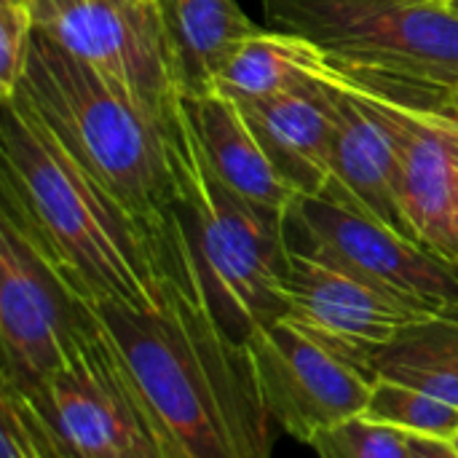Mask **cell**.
I'll list each match as a JSON object with an SVG mask.
<instances>
[{
  "instance_id": "cell-7",
  "label": "cell",
  "mask_w": 458,
  "mask_h": 458,
  "mask_svg": "<svg viewBox=\"0 0 458 458\" xmlns=\"http://www.w3.org/2000/svg\"><path fill=\"white\" fill-rule=\"evenodd\" d=\"M21 394L72 456L169 458L102 322L43 384Z\"/></svg>"
},
{
  "instance_id": "cell-5",
  "label": "cell",
  "mask_w": 458,
  "mask_h": 458,
  "mask_svg": "<svg viewBox=\"0 0 458 458\" xmlns=\"http://www.w3.org/2000/svg\"><path fill=\"white\" fill-rule=\"evenodd\" d=\"M274 30L314 43L362 89L451 113L458 89V11L435 0H263Z\"/></svg>"
},
{
  "instance_id": "cell-28",
  "label": "cell",
  "mask_w": 458,
  "mask_h": 458,
  "mask_svg": "<svg viewBox=\"0 0 458 458\" xmlns=\"http://www.w3.org/2000/svg\"><path fill=\"white\" fill-rule=\"evenodd\" d=\"M435 3H443V5H448V3H451V0H435Z\"/></svg>"
},
{
  "instance_id": "cell-14",
  "label": "cell",
  "mask_w": 458,
  "mask_h": 458,
  "mask_svg": "<svg viewBox=\"0 0 458 458\" xmlns=\"http://www.w3.org/2000/svg\"><path fill=\"white\" fill-rule=\"evenodd\" d=\"M327 70L293 91L239 107L276 172L301 196H319L333 182L335 105Z\"/></svg>"
},
{
  "instance_id": "cell-15",
  "label": "cell",
  "mask_w": 458,
  "mask_h": 458,
  "mask_svg": "<svg viewBox=\"0 0 458 458\" xmlns=\"http://www.w3.org/2000/svg\"><path fill=\"white\" fill-rule=\"evenodd\" d=\"M182 102L215 177L250 204L287 215L301 193L276 172L244 113L217 91L182 97Z\"/></svg>"
},
{
  "instance_id": "cell-2",
  "label": "cell",
  "mask_w": 458,
  "mask_h": 458,
  "mask_svg": "<svg viewBox=\"0 0 458 458\" xmlns=\"http://www.w3.org/2000/svg\"><path fill=\"white\" fill-rule=\"evenodd\" d=\"M0 102V212L16 220L91 303L161 309L164 266L148 233L16 94Z\"/></svg>"
},
{
  "instance_id": "cell-16",
  "label": "cell",
  "mask_w": 458,
  "mask_h": 458,
  "mask_svg": "<svg viewBox=\"0 0 458 458\" xmlns=\"http://www.w3.org/2000/svg\"><path fill=\"white\" fill-rule=\"evenodd\" d=\"M182 97L209 94L236 48L260 27L236 0H158Z\"/></svg>"
},
{
  "instance_id": "cell-25",
  "label": "cell",
  "mask_w": 458,
  "mask_h": 458,
  "mask_svg": "<svg viewBox=\"0 0 458 458\" xmlns=\"http://www.w3.org/2000/svg\"><path fill=\"white\" fill-rule=\"evenodd\" d=\"M451 110H454V115H456V121H458V89L454 91V99H451Z\"/></svg>"
},
{
  "instance_id": "cell-27",
  "label": "cell",
  "mask_w": 458,
  "mask_h": 458,
  "mask_svg": "<svg viewBox=\"0 0 458 458\" xmlns=\"http://www.w3.org/2000/svg\"><path fill=\"white\" fill-rule=\"evenodd\" d=\"M451 443H454V448H456V451H458V435H456V437H454V440H451Z\"/></svg>"
},
{
  "instance_id": "cell-8",
  "label": "cell",
  "mask_w": 458,
  "mask_h": 458,
  "mask_svg": "<svg viewBox=\"0 0 458 458\" xmlns=\"http://www.w3.org/2000/svg\"><path fill=\"white\" fill-rule=\"evenodd\" d=\"M97 325L94 303L16 220L0 212L3 386L35 389Z\"/></svg>"
},
{
  "instance_id": "cell-9",
  "label": "cell",
  "mask_w": 458,
  "mask_h": 458,
  "mask_svg": "<svg viewBox=\"0 0 458 458\" xmlns=\"http://www.w3.org/2000/svg\"><path fill=\"white\" fill-rule=\"evenodd\" d=\"M35 27L169 123L182 86L158 0H30Z\"/></svg>"
},
{
  "instance_id": "cell-6",
  "label": "cell",
  "mask_w": 458,
  "mask_h": 458,
  "mask_svg": "<svg viewBox=\"0 0 458 458\" xmlns=\"http://www.w3.org/2000/svg\"><path fill=\"white\" fill-rule=\"evenodd\" d=\"M287 239L327 266L437 317L458 309V266L403 236L335 180L319 196H301L287 212Z\"/></svg>"
},
{
  "instance_id": "cell-24",
  "label": "cell",
  "mask_w": 458,
  "mask_h": 458,
  "mask_svg": "<svg viewBox=\"0 0 458 458\" xmlns=\"http://www.w3.org/2000/svg\"><path fill=\"white\" fill-rule=\"evenodd\" d=\"M411 458H458V451L451 440L443 437H424V435H405Z\"/></svg>"
},
{
  "instance_id": "cell-17",
  "label": "cell",
  "mask_w": 458,
  "mask_h": 458,
  "mask_svg": "<svg viewBox=\"0 0 458 458\" xmlns=\"http://www.w3.org/2000/svg\"><path fill=\"white\" fill-rule=\"evenodd\" d=\"M327 67L325 54L306 38L284 30H258L228 59L212 91L242 107L293 91Z\"/></svg>"
},
{
  "instance_id": "cell-18",
  "label": "cell",
  "mask_w": 458,
  "mask_h": 458,
  "mask_svg": "<svg viewBox=\"0 0 458 458\" xmlns=\"http://www.w3.org/2000/svg\"><path fill=\"white\" fill-rule=\"evenodd\" d=\"M362 416L394 427L405 435H424V437H443V440H454L458 435V408L386 378L373 381L370 400Z\"/></svg>"
},
{
  "instance_id": "cell-23",
  "label": "cell",
  "mask_w": 458,
  "mask_h": 458,
  "mask_svg": "<svg viewBox=\"0 0 458 458\" xmlns=\"http://www.w3.org/2000/svg\"><path fill=\"white\" fill-rule=\"evenodd\" d=\"M3 389H8V392L16 397V403H19V408H21V416H24V421H27V427H30V432H32V437H35V443H38V448H40L43 458H78V456H72L70 451H64V448L56 443V437L48 432V427L43 424V419L35 413V408L24 400V394H21V392H16L13 386H3Z\"/></svg>"
},
{
  "instance_id": "cell-19",
  "label": "cell",
  "mask_w": 458,
  "mask_h": 458,
  "mask_svg": "<svg viewBox=\"0 0 458 458\" xmlns=\"http://www.w3.org/2000/svg\"><path fill=\"white\" fill-rule=\"evenodd\" d=\"M319 458H411L405 432L354 416L322 429L311 443Z\"/></svg>"
},
{
  "instance_id": "cell-13",
  "label": "cell",
  "mask_w": 458,
  "mask_h": 458,
  "mask_svg": "<svg viewBox=\"0 0 458 458\" xmlns=\"http://www.w3.org/2000/svg\"><path fill=\"white\" fill-rule=\"evenodd\" d=\"M397 201L419 244L458 266V121L405 107Z\"/></svg>"
},
{
  "instance_id": "cell-22",
  "label": "cell",
  "mask_w": 458,
  "mask_h": 458,
  "mask_svg": "<svg viewBox=\"0 0 458 458\" xmlns=\"http://www.w3.org/2000/svg\"><path fill=\"white\" fill-rule=\"evenodd\" d=\"M416 330L445 357L454 362L458 370V309H451L445 314H437L421 325H416Z\"/></svg>"
},
{
  "instance_id": "cell-21",
  "label": "cell",
  "mask_w": 458,
  "mask_h": 458,
  "mask_svg": "<svg viewBox=\"0 0 458 458\" xmlns=\"http://www.w3.org/2000/svg\"><path fill=\"white\" fill-rule=\"evenodd\" d=\"M0 458H43L16 397L8 389L0 394Z\"/></svg>"
},
{
  "instance_id": "cell-11",
  "label": "cell",
  "mask_w": 458,
  "mask_h": 458,
  "mask_svg": "<svg viewBox=\"0 0 458 458\" xmlns=\"http://www.w3.org/2000/svg\"><path fill=\"white\" fill-rule=\"evenodd\" d=\"M284 319L376 381V360L411 327L432 319L368 282L290 247Z\"/></svg>"
},
{
  "instance_id": "cell-20",
  "label": "cell",
  "mask_w": 458,
  "mask_h": 458,
  "mask_svg": "<svg viewBox=\"0 0 458 458\" xmlns=\"http://www.w3.org/2000/svg\"><path fill=\"white\" fill-rule=\"evenodd\" d=\"M35 32V16L30 0H0V99L13 97L30 43Z\"/></svg>"
},
{
  "instance_id": "cell-1",
  "label": "cell",
  "mask_w": 458,
  "mask_h": 458,
  "mask_svg": "<svg viewBox=\"0 0 458 458\" xmlns=\"http://www.w3.org/2000/svg\"><path fill=\"white\" fill-rule=\"evenodd\" d=\"M94 309L169 458H271L250 354L212 317L185 260L164 276L161 309Z\"/></svg>"
},
{
  "instance_id": "cell-4",
  "label": "cell",
  "mask_w": 458,
  "mask_h": 458,
  "mask_svg": "<svg viewBox=\"0 0 458 458\" xmlns=\"http://www.w3.org/2000/svg\"><path fill=\"white\" fill-rule=\"evenodd\" d=\"M169 134L182 260L212 317L231 338L244 344L287 314V215L250 204L215 177L188 121L185 102Z\"/></svg>"
},
{
  "instance_id": "cell-10",
  "label": "cell",
  "mask_w": 458,
  "mask_h": 458,
  "mask_svg": "<svg viewBox=\"0 0 458 458\" xmlns=\"http://www.w3.org/2000/svg\"><path fill=\"white\" fill-rule=\"evenodd\" d=\"M244 349L268 419L295 440L309 445L322 429L365 413L373 378L287 319L252 333Z\"/></svg>"
},
{
  "instance_id": "cell-12",
  "label": "cell",
  "mask_w": 458,
  "mask_h": 458,
  "mask_svg": "<svg viewBox=\"0 0 458 458\" xmlns=\"http://www.w3.org/2000/svg\"><path fill=\"white\" fill-rule=\"evenodd\" d=\"M327 86L335 105L333 180L370 215L413 239L397 201L403 105L362 89L333 67Z\"/></svg>"
},
{
  "instance_id": "cell-3",
  "label": "cell",
  "mask_w": 458,
  "mask_h": 458,
  "mask_svg": "<svg viewBox=\"0 0 458 458\" xmlns=\"http://www.w3.org/2000/svg\"><path fill=\"white\" fill-rule=\"evenodd\" d=\"M13 94L75 164L134 217L153 242L166 276V260L180 233L172 121L150 115L118 83L38 27Z\"/></svg>"
},
{
  "instance_id": "cell-26",
  "label": "cell",
  "mask_w": 458,
  "mask_h": 458,
  "mask_svg": "<svg viewBox=\"0 0 458 458\" xmlns=\"http://www.w3.org/2000/svg\"><path fill=\"white\" fill-rule=\"evenodd\" d=\"M448 5H451V8H454V11H458V0H451V3H448Z\"/></svg>"
}]
</instances>
